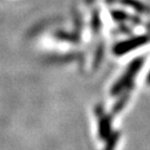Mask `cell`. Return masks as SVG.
Returning a JSON list of instances; mask_svg holds the SVG:
<instances>
[{
  "instance_id": "obj_1",
  "label": "cell",
  "mask_w": 150,
  "mask_h": 150,
  "mask_svg": "<svg viewBox=\"0 0 150 150\" xmlns=\"http://www.w3.org/2000/svg\"><path fill=\"white\" fill-rule=\"evenodd\" d=\"M148 42H150V33L132 38V39H129V40H126V41H122V42L116 45L115 48H113V52L116 54H118V56L125 54L127 52L132 51L134 49L139 48L140 46H144V45Z\"/></svg>"
},
{
  "instance_id": "obj_2",
  "label": "cell",
  "mask_w": 150,
  "mask_h": 150,
  "mask_svg": "<svg viewBox=\"0 0 150 150\" xmlns=\"http://www.w3.org/2000/svg\"><path fill=\"white\" fill-rule=\"evenodd\" d=\"M144 64V59H136L134 61H132V64H130V67H129V69L127 70V72L125 74L122 78H121V80L119 81L118 83L113 88V93H116L117 91H119V89H121L126 83H128V81L134 77V75L140 69V67L142 66Z\"/></svg>"
},
{
  "instance_id": "obj_3",
  "label": "cell",
  "mask_w": 150,
  "mask_h": 150,
  "mask_svg": "<svg viewBox=\"0 0 150 150\" xmlns=\"http://www.w3.org/2000/svg\"><path fill=\"white\" fill-rule=\"evenodd\" d=\"M122 4L134 8V10H137L140 13H144V15H149L150 13L149 7L144 5V4H141L139 1H137V0H122Z\"/></svg>"
},
{
  "instance_id": "obj_4",
  "label": "cell",
  "mask_w": 150,
  "mask_h": 150,
  "mask_svg": "<svg viewBox=\"0 0 150 150\" xmlns=\"http://www.w3.org/2000/svg\"><path fill=\"white\" fill-rule=\"evenodd\" d=\"M92 27H93V30H95L96 32L99 30V27H100L99 15H98V12H97V11H95V13H93V18H92Z\"/></svg>"
},
{
  "instance_id": "obj_5",
  "label": "cell",
  "mask_w": 150,
  "mask_h": 150,
  "mask_svg": "<svg viewBox=\"0 0 150 150\" xmlns=\"http://www.w3.org/2000/svg\"><path fill=\"white\" fill-rule=\"evenodd\" d=\"M149 81H150V75H149Z\"/></svg>"
}]
</instances>
